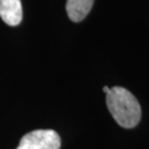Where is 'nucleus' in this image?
I'll return each mask as SVG.
<instances>
[{"label": "nucleus", "instance_id": "obj_3", "mask_svg": "<svg viewBox=\"0 0 149 149\" xmlns=\"http://www.w3.org/2000/svg\"><path fill=\"white\" fill-rule=\"evenodd\" d=\"M0 18L8 26H18L22 20L21 0H0Z\"/></svg>", "mask_w": 149, "mask_h": 149}, {"label": "nucleus", "instance_id": "obj_1", "mask_svg": "<svg viewBox=\"0 0 149 149\" xmlns=\"http://www.w3.org/2000/svg\"><path fill=\"white\" fill-rule=\"evenodd\" d=\"M106 104L114 119L124 128H133L141 117L138 101L128 90L115 86L106 94Z\"/></svg>", "mask_w": 149, "mask_h": 149}, {"label": "nucleus", "instance_id": "obj_4", "mask_svg": "<svg viewBox=\"0 0 149 149\" xmlns=\"http://www.w3.org/2000/svg\"><path fill=\"white\" fill-rule=\"evenodd\" d=\"M94 0H68L66 12L73 22H80L88 15Z\"/></svg>", "mask_w": 149, "mask_h": 149}, {"label": "nucleus", "instance_id": "obj_2", "mask_svg": "<svg viewBox=\"0 0 149 149\" xmlns=\"http://www.w3.org/2000/svg\"><path fill=\"white\" fill-rule=\"evenodd\" d=\"M61 138L52 129H37L26 134L17 149H60Z\"/></svg>", "mask_w": 149, "mask_h": 149}, {"label": "nucleus", "instance_id": "obj_5", "mask_svg": "<svg viewBox=\"0 0 149 149\" xmlns=\"http://www.w3.org/2000/svg\"><path fill=\"white\" fill-rule=\"evenodd\" d=\"M109 90H111V88H109V87H107V86H104V88H103V91H104L106 94L108 93V92H109Z\"/></svg>", "mask_w": 149, "mask_h": 149}]
</instances>
